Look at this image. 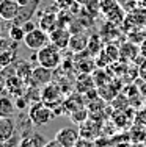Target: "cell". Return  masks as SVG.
<instances>
[{
  "label": "cell",
  "instance_id": "2e32d148",
  "mask_svg": "<svg viewBox=\"0 0 146 147\" xmlns=\"http://www.w3.org/2000/svg\"><path fill=\"white\" fill-rule=\"evenodd\" d=\"M8 34L13 42H24V38H25V31L22 25H17V24H13V27H10Z\"/></svg>",
  "mask_w": 146,
  "mask_h": 147
},
{
  "label": "cell",
  "instance_id": "f1b7e54d",
  "mask_svg": "<svg viewBox=\"0 0 146 147\" xmlns=\"http://www.w3.org/2000/svg\"><path fill=\"white\" fill-rule=\"evenodd\" d=\"M16 2L20 5V8H25V6L30 3V0H16Z\"/></svg>",
  "mask_w": 146,
  "mask_h": 147
},
{
  "label": "cell",
  "instance_id": "277c9868",
  "mask_svg": "<svg viewBox=\"0 0 146 147\" xmlns=\"http://www.w3.org/2000/svg\"><path fill=\"white\" fill-rule=\"evenodd\" d=\"M80 138H82L80 130H79L77 127H72V125L63 127L55 133V139L60 141L65 147H75V144H77V141Z\"/></svg>",
  "mask_w": 146,
  "mask_h": 147
},
{
  "label": "cell",
  "instance_id": "7402d4cb",
  "mask_svg": "<svg viewBox=\"0 0 146 147\" xmlns=\"http://www.w3.org/2000/svg\"><path fill=\"white\" fill-rule=\"evenodd\" d=\"M11 49V41L5 36H0V53L5 50H10Z\"/></svg>",
  "mask_w": 146,
  "mask_h": 147
},
{
  "label": "cell",
  "instance_id": "5b68a950",
  "mask_svg": "<svg viewBox=\"0 0 146 147\" xmlns=\"http://www.w3.org/2000/svg\"><path fill=\"white\" fill-rule=\"evenodd\" d=\"M52 69H47L44 66L38 64L36 67H33L32 71V77H30V86H35V88H44L49 83L52 82Z\"/></svg>",
  "mask_w": 146,
  "mask_h": 147
},
{
  "label": "cell",
  "instance_id": "8fae6325",
  "mask_svg": "<svg viewBox=\"0 0 146 147\" xmlns=\"http://www.w3.org/2000/svg\"><path fill=\"white\" fill-rule=\"evenodd\" d=\"M47 142L46 136L38 131H32L30 135H24L20 138V147H44Z\"/></svg>",
  "mask_w": 146,
  "mask_h": 147
},
{
  "label": "cell",
  "instance_id": "cb8c5ba5",
  "mask_svg": "<svg viewBox=\"0 0 146 147\" xmlns=\"http://www.w3.org/2000/svg\"><path fill=\"white\" fill-rule=\"evenodd\" d=\"M5 147H20V138H17V136L14 135L10 141L5 142Z\"/></svg>",
  "mask_w": 146,
  "mask_h": 147
},
{
  "label": "cell",
  "instance_id": "d4e9b609",
  "mask_svg": "<svg viewBox=\"0 0 146 147\" xmlns=\"http://www.w3.org/2000/svg\"><path fill=\"white\" fill-rule=\"evenodd\" d=\"M75 147H94V144H93L90 139H85V138H80L77 141V144H75Z\"/></svg>",
  "mask_w": 146,
  "mask_h": 147
},
{
  "label": "cell",
  "instance_id": "4dcf8cb0",
  "mask_svg": "<svg viewBox=\"0 0 146 147\" xmlns=\"http://www.w3.org/2000/svg\"><path fill=\"white\" fill-rule=\"evenodd\" d=\"M141 96H143V97H146V82L143 83V85H141Z\"/></svg>",
  "mask_w": 146,
  "mask_h": 147
},
{
  "label": "cell",
  "instance_id": "d6986e66",
  "mask_svg": "<svg viewBox=\"0 0 146 147\" xmlns=\"http://www.w3.org/2000/svg\"><path fill=\"white\" fill-rule=\"evenodd\" d=\"M101 47H102V44H101L99 38H97V36H93V38H90L88 49H86V50H88L90 53H93V55H97V53H101Z\"/></svg>",
  "mask_w": 146,
  "mask_h": 147
},
{
  "label": "cell",
  "instance_id": "8992f818",
  "mask_svg": "<svg viewBox=\"0 0 146 147\" xmlns=\"http://www.w3.org/2000/svg\"><path fill=\"white\" fill-rule=\"evenodd\" d=\"M41 100H43V103H46L50 108L60 105L61 103V88L54 85V83H49L41 91Z\"/></svg>",
  "mask_w": 146,
  "mask_h": 147
},
{
  "label": "cell",
  "instance_id": "9c48e42d",
  "mask_svg": "<svg viewBox=\"0 0 146 147\" xmlns=\"http://www.w3.org/2000/svg\"><path fill=\"white\" fill-rule=\"evenodd\" d=\"M16 135V124L11 117H0V142H6Z\"/></svg>",
  "mask_w": 146,
  "mask_h": 147
},
{
  "label": "cell",
  "instance_id": "3957f363",
  "mask_svg": "<svg viewBox=\"0 0 146 147\" xmlns=\"http://www.w3.org/2000/svg\"><path fill=\"white\" fill-rule=\"evenodd\" d=\"M49 41H50L49 33L44 31L43 28H39V27L35 28L33 31H30V33H25V38H24L25 47L30 49V50H33V52H38L43 47H46L49 44Z\"/></svg>",
  "mask_w": 146,
  "mask_h": 147
},
{
  "label": "cell",
  "instance_id": "6da1fadb",
  "mask_svg": "<svg viewBox=\"0 0 146 147\" xmlns=\"http://www.w3.org/2000/svg\"><path fill=\"white\" fill-rule=\"evenodd\" d=\"M36 57H38V59H36L38 64L44 66V67H47V69H52V71H55V69L60 67L61 61H63L60 49L55 47L54 44H47L46 47H43L41 50H38Z\"/></svg>",
  "mask_w": 146,
  "mask_h": 147
},
{
  "label": "cell",
  "instance_id": "52a82bcc",
  "mask_svg": "<svg viewBox=\"0 0 146 147\" xmlns=\"http://www.w3.org/2000/svg\"><path fill=\"white\" fill-rule=\"evenodd\" d=\"M49 36H50V44H54L60 50H65V49L69 47V41H71L72 33L65 27H58L52 33H49Z\"/></svg>",
  "mask_w": 146,
  "mask_h": 147
},
{
  "label": "cell",
  "instance_id": "5bb4252c",
  "mask_svg": "<svg viewBox=\"0 0 146 147\" xmlns=\"http://www.w3.org/2000/svg\"><path fill=\"white\" fill-rule=\"evenodd\" d=\"M14 111H16L14 100H11L6 96L0 97V117H11Z\"/></svg>",
  "mask_w": 146,
  "mask_h": 147
},
{
  "label": "cell",
  "instance_id": "4fadbf2b",
  "mask_svg": "<svg viewBox=\"0 0 146 147\" xmlns=\"http://www.w3.org/2000/svg\"><path fill=\"white\" fill-rule=\"evenodd\" d=\"M38 27L43 28L44 31H47V33H52L55 28H58V14H55V13H46V14H43Z\"/></svg>",
  "mask_w": 146,
  "mask_h": 147
},
{
  "label": "cell",
  "instance_id": "f546056e",
  "mask_svg": "<svg viewBox=\"0 0 146 147\" xmlns=\"http://www.w3.org/2000/svg\"><path fill=\"white\" fill-rule=\"evenodd\" d=\"M129 147H146V146H145V142H132Z\"/></svg>",
  "mask_w": 146,
  "mask_h": 147
},
{
  "label": "cell",
  "instance_id": "ffe728a7",
  "mask_svg": "<svg viewBox=\"0 0 146 147\" xmlns=\"http://www.w3.org/2000/svg\"><path fill=\"white\" fill-rule=\"evenodd\" d=\"M105 52L107 55H109V58L112 59V61H118L120 59V47H116V45H113V44H109L105 47Z\"/></svg>",
  "mask_w": 146,
  "mask_h": 147
},
{
  "label": "cell",
  "instance_id": "603a6c76",
  "mask_svg": "<svg viewBox=\"0 0 146 147\" xmlns=\"http://www.w3.org/2000/svg\"><path fill=\"white\" fill-rule=\"evenodd\" d=\"M22 28L25 33H30V31H33L35 28H38V25H36V22H33V20H25V22H22Z\"/></svg>",
  "mask_w": 146,
  "mask_h": 147
},
{
  "label": "cell",
  "instance_id": "44dd1931",
  "mask_svg": "<svg viewBox=\"0 0 146 147\" xmlns=\"http://www.w3.org/2000/svg\"><path fill=\"white\" fill-rule=\"evenodd\" d=\"M29 102H30V100L27 99V96H19V97H16V100H14L16 110H19V111H24L27 107H29Z\"/></svg>",
  "mask_w": 146,
  "mask_h": 147
},
{
  "label": "cell",
  "instance_id": "83f0119b",
  "mask_svg": "<svg viewBox=\"0 0 146 147\" xmlns=\"http://www.w3.org/2000/svg\"><path fill=\"white\" fill-rule=\"evenodd\" d=\"M140 55L146 59V39L143 41V42L140 44Z\"/></svg>",
  "mask_w": 146,
  "mask_h": 147
},
{
  "label": "cell",
  "instance_id": "d6a6232c",
  "mask_svg": "<svg viewBox=\"0 0 146 147\" xmlns=\"http://www.w3.org/2000/svg\"><path fill=\"white\" fill-rule=\"evenodd\" d=\"M0 147H5V142H0Z\"/></svg>",
  "mask_w": 146,
  "mask_h": 147
},
{
  "label": "cell",
  "instance_id": "7c38bea8",
  "mask_svg": "<svg viewBox=\"0 0 146 147\" xmlns=\"http://www.w3.org/2000/svg\"><path fill=\"white\" fill-rule=\"evenodd\" d=\"M140 53V47L132 41H126L120 47V59H126V61H134L137 55Z\"/></svg>",
  "mask_w": 146,
  "mask_h": 147
},
{
  "label": "cell",
  "instance_id": "836d02e7",
  "mask_svg": "<svg viewBox=\"0 0 146 147\" xmlns=\"http://www.w3.org/2000/svg\"><path fill=\"white\" fill-rule=\"evenodd\" d=\"M137 2H138V0H137Z\"/></svg>",
  "mask_w": 146,
  "mask_h": 147
},
{
  "label": "cell",
  "instance_id": "30bf717a",
  "mask_svg": "<svg viewBox=\"0 0 146 147\" xmlns=\"http://www.w3.org/2000/svg\"><path fill=\"white\" fill-rule=\"evenodd\" d=\"M88 42H90V36L85 33H75L71 36V41H69V47L71 52L74 53H82L88 49Z\"/></svg>",
  "mask_w": 146,
  "mask_h": 147
},
{
  "label": "cell",
  "instance_id": "1f68e13d",
  "mask_svg": "<svg viewBox=\"0 0 146 147\" xmlns=\"http://www.w3.org/2000/svg\"><path fill=\"white\" fill-rule=\"evenodd\" d=\"M138 6H141V8H146V0H138Z\"/></svg>",
  "mask_w": 146,
  "mask_h": 147
},
{
  "label": "cell",
  "instance_id": "ba28073f",
  "mask_svg": "<svg viewBox=\"0 0 146 147\" xmlns=\"http://www.w3.org/2000/svg\"><path fill=\"white\" fill-rule=\"evenodd\" d=\"M20 5L16 0H0V19L14 20L20 13Z\"/></svg>",
  "mask_w": 146,
  "mask_h": 147
},
{
  "label": "cell",
  "instance_id": "484cf974",
  "mask_svg": "<svg viewBox=\"0 0 146 147\" xmlns=\"http://www.w3.org/2000/svg\"><path fill=\"white\" fill-rule=\"evenodd\" d=\"M44 147H65L63 144H61V142L60 141H57V139H49V141L46 142V146H44Z\"/></svg>",
  "mask_w": 146,
  "mask_h": 147
},
{
  "label": "cell",
  "instance_id": "4316f807",
  "mask_svg": "<svg viewBox=\"0 0 146 147\" xmlns=\"http://www.w3.org/2000/svg\"><path fill=\"white\" fill-rule=\"evenodd\" d=\"M140 75H141V78H143L145 82H146V59H145L143 64L140 66Z\"/></svg>",
  "mask_w": 146,
  "mask_h": 147
},
{
  "label": "cell",
  "instance_id": "7a4b0ae2",
  "mask_svg": "<svg viewBox=\"0 0 146 147\" xmlns=\"http://www.w3.org/2000/svg\"><path fill=\"white\" fill-rule=\"evenodd\" d=\"M54 117H57L54 110L43 102H35L29 110V119L32 122V125H35V127H44Z\"/></svg>",
  "mask_w": 146,
  "mask_h": 147
},
{
  "label": "cell",
  "instance_id": "ac0fdd59",
  "mask_svg": "<svg viewBox=\"0 0 146 147\" xmlns=\"http://www.w3.org/2000/svg\"><path fill=\"white\" fill-rule=\"evenodd\" d=\"M13 61H14L13 50H5L0 53V67H8V66H11Z\"/></svg>",
  "mask_w": 146,
  "mask_h": 147
},
{
  "label": "cell",
  "instance_id": "e0dca14e",
  "mask_svg": "<svg viewBox=\"0 0 146 147\" xmlns=\"http://www.w3.org/2000/svg\"><path fill=\"white\" fill-rule=\"evenodd\" d=\"M69 114H71L72 121L77 122V124H83V122L88 119V111H86L85 108H75V110L69 111Z\"/></svg>",
  "mask_w": 146,
  "mask_h": 147
},
{
  "label": "cell",
  "instance_id": "9a60e30c",
  "mask_svg": "<svg viewBox=\"0 0 146 147\" xmlns=\"http://www.w3.org/2000/svg\"><path fill=\"white\" fill-rule=\"evenodd\" d=\"M129 138L134 142H145L146 141V128L141 124L132 127L130 128V133H129Z\"/></svg>",
  "mask_w": 146,
  "mask_h": 147
}]
</instances>
